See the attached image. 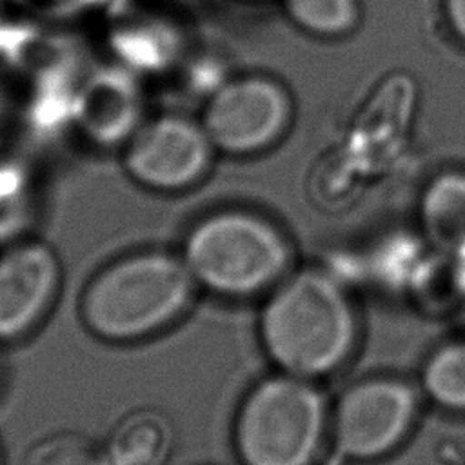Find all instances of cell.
<instances>
[{
	"instance_id": "52a82bcc",
	"label": "cell",
	"mask_w": 465,
	"mask_h": 465,
	"mask_svg": "<svg viewBox=\"0 0 465 465\" xmlns=\"http://www.w3.org/2000/svg\"><path fill=\"white\" fill-rule=\"evenodd\" d=\"M58 252L44 240L22 236L0 247V347L31 338L62 292Z\"/></svg>"
},
{
	"instance_id": "7c38bea8",
	"label": "cell",
	"mask_w": 465,
	"mask_h": 465,
	"mask_svg": "<svg viewBox=\"0 0 465 465\" xmlns=\"http://www.w3.org/2000/svg\"><path fill=\"white\" fill-rule=\"evenodd\" d=\"M418 385L427 401L465 414V336L447 340L427 354Z\"/></svg>"
},
{
	"instance_id": "ffe728a7",
	"label": "cell",
	"mask_w": 465,
	"mask_h": 465,
	"mask_svg": "<svg viewBox=\"0 0 465 465\" xmlns=\"http://www.w3.org/2000/svg\"><path fill=\"white\" fill-rule=\"evenodd\" d=\"M102 465H105V463H104V460H102Z\"/></svg>"
},
{
	"instance_id": "5bb4252c",
	"label": "cell",
	"mask_w": 465,
	"mask_h": 465,
	"mask_svg": "<svg viewBox=\"0 0 465 465\" xmlns=\"http://www.w3.org/2000/svg\"><path fill=\"white\" fill-rule=\"evenodd\" d=\"M285 11L296 25L320 36H340L358 22L356 0H285Z\"/></svg>"
},
{
	"instance_id": "e0dca14e",
	"label": "cell",
	"mask_w": 465,
	"mask_h": 465,
	"mask_svg": "<svg viewBox=\"0 0 465 465\" xmlns=\"http://www.w3.org/2000/svg\"><path fill=\"white\" fill-rule=\"evenodd\" d=\"M0 465H5V452H4V445L0 440Z\"/></svg>"
},
{
	"instance_id": "9c48e42d",
	"label": "cell",
	"mask_w": 465,
	"mask_h": 465,
	"mask_svg": "<svg viewBox=\"0 0 465 465\" xmlns=\"http://www.w3.org/2000/svg\"><path fill=\"white\" fill-rule=\"evenodd\" d=\"M138 84L125 67H100L74 87L71 116L76 129L98 147H122L143 118Z\"/></svg>"
},
{
	"instance_id": "30bf717a",
	"label": "cell",
	"mask_w": 465,
	"mask_h": 465,
	"mask_svg": "<svg viewBox=\"0 0 465 465\" xmlns=\"http://www.w3.org/2000/svg\"><path fill=\"white\" fill-rule=\"evenodd\" d=\"M174 445V423L156 407L122 414L100 443L105 465H167Z\"/></svg>"
},
{
	"instance_id": "ac0fdd59",
	"label": "cell",
	"mask_w": 465,
	"mask_h": 465,
	"mask_svg": "<svg viewBox=\"0 0 465 465\" xmlns=\"http://www.w3.org/2000/svg\"><path fill=\"white\" fill-rule=\"evenodd\" d=\"M2 380H4V361H2V356H0V389H2Z\"/></svg>"
},
{
	"instance_id": "3957f363",
	"label": "cell",
	"mask_w": 465,
	"mask_h": 465,
	"mask_svg": "<svg viewBox=\"0 0 465 465\" xmlns=\"http://www.w3.org/2000/svg\"><path fill=\"white\" fill-rule=\"evenodd\" d=\"M329 429L331 405L320 383L276 371L238 403L232 449L240 465H316Z\"/></svg>"
},
{
	"instance_id": "ba28073f",
	"label": "cell",
	"mask_w": 465,
	"mask_h": 465,
	"mask_svg": "<svg viewBox=\"0 0 465 465\" xmlns=\"http://www.w3.org/2000/svg\"><path fill=\"white\" fill-rule=\"evenodd\" d=\"M289 118L287 91L271 78L247 76L223 84L209 98L200 124L214 149L242 156L276 142Z\"/></svg>"
},
{
	"instance_id": "277c9868",
	"label": "cell",
	"mask_w": 465,
	"mask_h": 465,
	"mask_svg": "<svg viewBox=\"0 0 465 465\" xmlns=\"http://www.w3.org/2000/svg\"><path fill=\"white\" fill-rule=\"evenodd\" d=\"M198 291L225 300L267 294L291 265L285 236L267 220L225 211L202 218L178 251Z\"/></svg>"
},
{
	"instance_id": "8992f818",
	"label": "cell",
	"mask_w": 465,
	"mask_h": 465,
	"mask_svg": "<svg viewBox=\"0 0 465 465\" xmlns=\"http://www.w3.org/2000/svg\"><path fill=\"white\" fill-rule=\"evenodd\" d=\"M214 145L203 125L180 114L143 120L122 145V167L138 187L178 193L209 169Z\"/></svg>"
},
{
	"instance_id": "2e32d148",
	"label": "cell",
	"mask_w": 465,
	"mask_h": 465,
	"mask_svg": "<svg viewBox=\"0 0 465 465\" xmlns=\"http://www.w3.org/2000/svg\"><path fill=\"white\" fill-rule=\"evenodd\" d=\"M445 13L452 31L465 42V0H445Z\"/></svg>"
},
{
	"instance_id": "9a60e30c",
	"label": "cell",
	"mask_w": 465,
	"mask_h": 465,
	"mask_svg": "<svg viewBox=\"0 0 465 465\" xmlns=\"http://www.w3.org/2000/svg\"><path fill=\"white\" fill-rule=\"evenodd\" d=\"M116 51L131 65H156L162 62L163 47H158V33L149 27H127L116 33Z\"/></svg>"
},
{
	"instance_id": "5b68a950",
	"label": "cell",
	"mask_w": 465,
	"mask_h": 465,
	"mask_svg": "<svg viewBox=\"0 0 465 465\" xmlns=\"http://www.w3.org/2000/svg\"><path fill=\"white\" fill-rule=\"evenodd\" d=\"M423 401L418 381L403 376L356 380L331 405L329 447L347 463L380 461L409 440Z\"/></svg>"
},
{
	"instance_id": "7a4b0ae2",
	"label": "cell",
	"mask_w": 465,
	"mask_h": 465,
	"mask_svg": "<svg viewBox=\"0 0 465 465\" xmlns=\"http://www.w3.org/2000/svg\"><path fill=\"white\" fill-rule=\"evenodd\" d=\"M198 287L182 256L167 249H136L98 267L78 298L84 329L109 345L156 338L180 323Z\"/></svg>"
},
{
	"instance_id": "d6986e66",
	"label": "cell",
	"mask_w": 465,
	"mask_h": 465,
	"mask_svg": "<svg viewBox=\"0 0 465 465\" xmlns=\"http://www.w3.org/2000/svg\"><path fill=\"white\" fill-rule=\"evenodd\" d=\"M2 27H4V25H2V15H0V35H2Z\"/></svg>"
},
{
	"instance_id": "6da1fadb",
	"label": "cell",
	"mask_w": 465,
	"mask_h": 465,
	"mask_svg": "<svg viewBox=\"0 0 465 465\" xmlns=\"http://www.w3.org/2000/svg\"><path fill=\"white\" fill-rule=\"evenodd\" d=\"M258 338L276 371L320 381L351 361L360 341V318L336 276L302 269L267 292Z\"/></svg>"
},
{
	"instance_id": "8fae6325",
	"label": "cell",
	"mask_w": 465,
	"mask_h": 465,
	"mask_svg": "<svg viewBox=\"0 0 465 465\" xmlns=\"http://www.w3.org/2000/svg\"><path fill=\"white\" fill-rule=\"evenodd\" d=\"M420 218L427 242L452 260L465 258V173L436 176L423 191Z\"/></svg>"
},
{
	"instance_id": "4fadbf2b",
	"label": "cell",
	"mask_w": 465,
	"mask_h": 465,
	"mask_svg": "<svg viewBox=\"0 0 465 465\" xmlns=\"http://www.w3.org/2000/svg\"><path fill=\"white\" fill-rule=\"evenodd\" d=\"M22 465H102V447L78 430H53L25 449Z\"/></svg>"
}]
</instances>
